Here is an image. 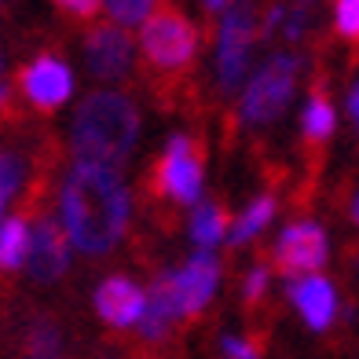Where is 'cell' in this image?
<instances>
[{
  "instance_id": "27",
  "label": "cell",
  "mask_w": 359,
  "mask_h": 359,
  "mask_svg": "<svg viewBox=\"0 0 359 359\" xmlns=\"http://www.w3.org/2000/svg\"><path fill=\"white\" fill-rule=\"evenodd\" d=\"M348 217H352V224L359 227V191L352 194V205H348Z\"/></svg>"
},
{
  "instance_id": "24",
  "label": "cell",
  "mask_w": 359,
  "mask_h": 359,
  "mask_svg": "<svg viewBox=\"0 0 359 359\" xmlns=\"http://www.w3.org/2000/svg\"><path fill=\"white\" fill-rule=\"evenodd\" d=\"M220 352H224V355H231V359H253V355H260V345H257L253 337L227 334V337L220 341Z\"/></svg>"
},
{
  "instance_id": "16",
  "label": "cell",
  "mask_w": 359,
  "mask_h": 359,
  "mask_svg": "<svg viewBox=\"0 0 359 359\" xmlns=\"http://www.w3.org/2000/svg\"><path fill=\"white\" fill-rule=\"evenodd\" d=\"M275 209H279V202H275L271 194H260V198H253V202L231 220L224 242H231V246H246V242H253L257 235H264V227L275 220Z\"/></svg>"
},
{
  "instance_id": "21",
  "label": "cell",
  "mask_w": 359,
  "mask_h": 359,
  "mask_svg": "<svg viewBox=\"0 0 359 359\" xmlns=\"http://www.w3.org/2000/svg\"><path fill=\"white\" fill-rule=\"evenodd\" d=\"M268 286H271V271L264 264H253L246 271V279H242V301H246V304H260L268 297Z\"/></svg>"
},
{
  "instance_id": "14",
  "label": "cell",
  "mask_w": 359,
  "mask_h": 359,
  "mask_svg": "<svg viewBox=\"0 0 359 359\" xmlns=\"http://www.w3.org/2000/svg\"><path fill=\"white\" fill-rule=\"evenodd\" d=\"M29 253V209L0 220V271L11 275L26 264Z\"/></svg>"
},
{
  "instance_id": "22",
  "label": "cell",
  "mask_w": 359,
  "mask_h": 359,
  "mask_svg": "<svg viewBox=\"0 0 359 359\" xmlns=\"http://www.w3.org/2000/svg\"><path fill=\"white\" fill-rule=\"evenodd\" d=\"M62 345V337L55 326H37V334L29 337V355H55Z\"/></svg>"
},
{
  "instance_id": "6",
  "label": "cell",
  "mask_w": 359,
  "mask_h": 359,
  "mask_svg": "<svg viewBox=\"0 0 359 359\" xmlns=\"http://www.w3.org/2000/svg\"><path fill=\"white\" fill-rule=\"evenodd\" d=\"M260 37V19L250 0H235L220 11V34H217V85L220 92H238L250 77L253 44Z\"/></svg>"
},
{
  "instance_id": "9",
  "label": "cell",
  "mask_w": 359,
  "mask_h": 359,
  "mask_svg": "<svg viewBox=\"0 0 359 359\" xmlns=\"http://www.w3.org/2000/svg\"><path fill=\"white\" fill-rule=\"evenodd\" d=\"M133 41H128L125 26L118 22H100L88 29L85 37V67L95 81H103V85H118L133 74Z\"/></svg>"
},
{
  "instance_id": "13",
  "label": "cell",
  "mask_w": 359,
  "mask_h": 359,
  "mask_svg": "<svg viewBox=\"0 0 359 359\" xmlns=\"http://www.w3.org/2000/svg\"><path fill=\"white\" fill-rule=\"evenodd\" d=\"M147 290L128 279V275H110L95 286V316H100L110 330H133L143 316Z\"/></svg>"
},
{
  "instance_id": "25",
  "label": "cell",
  "mask_w": 359,
  "mask_h": 359,
  "mask_svg": "<svg viewBox=\"0 0 359 359\" xmlns=\"http://www.w3.org/2000/svg\"><path fill=\"white\" fill-rule=\"evenodd\" d=\"M345 114H348L352 128L359 133V77L352 81V88H348V95H345Z\"/></svg>"
},
{
  "instance_id": "4",
  "label": "cell",
  "mask_w": 359,
  "mask_h": 359,
  "mask_svg": "<svg viewBox=\"0 0 359 359\" xmlns=\"http://www.w3.org/2000/svg\"><path fill=\"white\" fill-rule=\"evenodd\" d=\"M140 26H143V34H140L143 62L158 77L176 81L180 74H187L194 67V59H198V29H194V22L180 8L161 4Z\"/></svg>"
},
{
  "instance_id": "8",
  "label": "cell",
  "mask_w": 359,
  "mask_h": 359,
  "mask_svg": "<svg viewBox=\"0 0 359 359\" xmlns=\"http://www.w3.org/2000/svg\"><path fill=\"white\" fill-rule=\"evenodd\" d=\"M271 260L286 279L290 275H304V271H319L330 260V235L326 227L316 220H293L283 227V235L275 238Z\"/></svg>"
},
{
  "instance_id": "5",
  "label": "cell",
  "mask_w": 359,
  "mask_h": 359,
  "mask_svg": "<svg viewBox=\"0 0 359 359\" xmlns=\"http://www.w3.org/2000/svg\"><path fill=\"white\" fill-rule=\"evenodd\" d=\"M205 184V151L194 136H172L151 169V194L165 205H194Z\"/></svg>"
},
{
  "instance_id": "3",
  "label": "cell",
  "mask_w": 359,
  "mask_h": 359,
  "mask_svg": "<svg viewBox=\"0 0 359 359\" xmlns=\"http://www.w3.org/2000/svg\"><path fill=\"white\" fill-rule=\"evenodd\" d=\"M304 62L297 52H279L271 55L260 70H253L242 81V95H238V121L246 128H268L286 114V107L297 95V81H301Z\"/></svg>"
},
{
  "instance_id": "23",
  "label": "cell",
  "mask_w": 359,
  "mask_h": 359,
  "mask_svg": "<svg viewBox=\"0 0 359 359\" xmlns=\"http://www.w3.org/2000/svg\"><path fill=\"white\" fill-rule=\"evenodd\" d=\"M103 0H55V8L62 15H70L74 22H92L95 19V11H100Z\"/></svg>"
},
{
  "instance_id": "1",
  "label": "cell",
  "mask_w": 359,
  "mask_h": 359,
  "mask_svg": "<svg viewBox=\"0 0 359 359\" xmlns=\"http://www.w3.org/2000/svg\"><path fill=\"white\" fill-rule=\"evenodd\" d=\"M133 220V194L121 176V165L100 158H77L59 180V224L70 246L85 257H107Z\"/></svg>"
},
{
  "instance_id": "10",
  "label": "cell",
  "mask_w": 359,
  "mask_h": 359,
  "mask_svg": "<svg viewBox=\"0 0 359 359\" xmlns=\"http://www.w3.org/2000/svg\"><path fill=\"white\" fill-rule=\"evenodd\" d=\"M19 92L37 114H55L74 95V74L62 55H41L19 70Z\"/></svg>"
},
{
  "instance_id": "19",
  "label": "cell",
  "mask_w": 359,
  "mask_h": 359,
  "mask_svg": "<svg viewBox=\"0 0 359 359\" xmlns=\"http://www.w3.org/2000/svg\"><path fill=\"white\" fill-rule=\"evenodd\" d=\"M107 4V11H110V19L118 22V26H140L147 15H151L161 0H103Z\"/></svg>"
},
{
  "instance_id": "12",
  "label": "cell",
  "mask_w": 359,
  "mask_h": 359,
  "mask_svg": "<svg viewBox=\"0 0 359 359\" xmlns=\"http://www.w3.org/2000/svg\"><path fill=\"white\" fill-rule=\"evenodd\" d=\"M286 297L290 304L297 308V316L304 319L308 330H330L334 319H337V286L326 279L323 271H304V275H290V283H286Z\"/></svg>"
},
{
  "instance_id": "15",
  "label": "cell",
  "mask_w": 359,
  "mask_h": 359,
  "mask_svg": "<svg viewBox=\"0 0 359 359\" xmlns=\"http://www.w3.org/2000/svg\"><path fill=\"white\" fill-rule=\"evenodd\" d=\"M227 227H231V217L220 202H194L191 213V242L198 250H217L220 242L227 238Z\"/></svg>"
},
{
  "instance_id": "20",
  "label": "cell",
  "mask_w": 359,
  "mask_h": 359,
  "mask_svg": "<svg viewBox=\"0 0 359 359\" xmlns=\"http://www.w3.org/2000/svg\"><path fill=\"white\" fill-rule=\"evenodd\" d=\"M334 29L345 41H359V0H334Z\"/></svg>"
},
{
  "instance_id": "7",
  "label": "cell",
  "mask_w": 359,
  "mask_h": 359,
  "mask_svg": "<svg viewBox=\"0 0 359 359\" xmlns=\"http://www.w3.org/2000/svg\"><path fill=\"white\" fill-rule=\"evenodd\" d=\"M154 290L172 308L176 323L198 319L209 308V301L217 297V290H220V260L209 250H202V253H194L180 271H161L154 279Z\"/></svg>"
},
{
  "instance_id": "17",
  "label": "cell",
  "mask_w": 359,
  "mask_h": 359,
  "mask_svg": "<svg viewBox=\"0 0 359 359\" xmlns=\"http://www.w3.org/2000/svg\"><path fill=\"white\" fill-rule=\"evenodd\" d=\"M334 128H337V110L330 103V95L312 92L308 103H304V110H301V136L308 143H326L334 136Z\"/></svg>"
},
{
  "instance_id": "28",
  "label": "cell",
  "mask_w": 359,
  "mask_h": 359,
  "mask_svg": "<svg viewBox=\"0 0 359 359\" xmlns=\"http://www.w3.org/2000/svg\"><path fill=\"white\" fill-rule=\"evenodd\" d=\"M0 110H8V88L0 85Z\"/></svg>"
},
{
  "instance_id": "18",
  "label": "cell",
  "mask_w": 359,
  "mask_h": 359,
  "mask_svg": "<svg viewBox=\"0 0 359 359\" xmlns=\"http://www.w3.org/2000/svg\"><path fill=\"white\" fill-rule=\"evenodd\" d=\"M29 176V161L22 151H11V147H0V220H4L11 198L26 187Z\"/></svg>"
},
{
  "instance_id": "29",
  "label": "cell",
  "mask_w": 359,
  "mask_h": 359,
  "mask_svg": "<svg viewBox=\"0 0 359 359\" xmlns=\"http://www.w3.org/2000/svg\"><path fill=\"white\" fill-rule=\"evenodd\" d=\"M0 67H4V59H0Z\"/></svg>"
},
{
  "instance_id": "11",
  "label": "cell",
  "mask_w": 359,
  "mask_h": 359,
  "mask_svg": "<svg viewBox=\"0 0 359 359\" xmlns=\"http://www.w3.org/2000/svg\"><path fill=\"white\" fill-rule=\"evenodd\" d=\"M29 279L37 283H55L70 264V238L62 231L59 217L52 213H37L29 220Z\"/></svg>"
},
{
  "instance_id": "2",
  "label": "cell",
  "mask_w": 359,
  "mask_h": 359,
  "mask_svg": "<svg viewBox=\"0 0 359 359\" xmlns=\"http://www.w3.org/2000/svg\"><path fill=\"white\" fill-rule=\"evenodd\" d=\"M140 143V107L121 88H100L77 107L70 121V151L110 165L128 161Z\"/></svg>"
},
{
  "instance_id": "26",
  "label": "cell",
  "mask_w": 359,
  "mask_h": 359,
  "mask_svg": "<svg viewBox=\"0 0 359 359\" xmlns=\"http://www.w3.org/2000/svg\"><path fill=\"white\" fill-rule=\"evenodd\" d=\"M235 4V0H202V8L209 11V15H220L224 8H231Z\"/></svg>"
}]
</instances>
